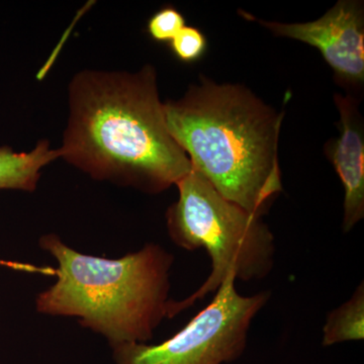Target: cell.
<instances>
[{
    "mask_svg": "<svg viewBox=\"0 0 364 364\" xmlns=\"http://www.w3.org/2000/svg\"><path fill=\"white\" fill-rule=\"evenodd\" d=\"M170 49L179 61L193 63L203 56L208 48V41L202 31L193 26H184L176 37L170 41Z\"/></svg>",
    "mask_w": 364,
    "mask_h": 364,
    "instance_id": "30bf717a",
    "label": "cell"
},
{
    "mask_svg": "<svg viewBox=\"0 0 364 364\" xmlns=\"http://www.w3.org/2000/svg\"><path fill=\"white\" fill-rule=\"evenodd\" d=\"M340 114V136L326 145L344 188V233L350 232L364 217V131L358 102L353 97L334 95Z\"/></svg>",
    "mask_w": 364,
    "mask_h": 364,
    "instance_id": "52a82bcc",
    "label": "cell"
},
{
    "mask_svg": "<svg viewBox=\"0 0 364 364\" xmlns=\"http://www.w3.org/2000/svg\"><path fill=\"white\" fill-rule=\"evenodd\" d=\"M236 279L227 277L215 298L171 338L156 345L129 343L112 347L117 364H224L240 358L248 332L269 291L242 296Z\"/></svg>",
    "mask_w": 364,
    "mask_h": 364,
    "instance_id": "5b68a950",
    "label": "cell"
},
{
    "mask_svg": "<svg viewBox=\"0 0 364 364\" xmlns=\"http://www.w3.org/2000/svg\"><path fill=\"white\" fill-rule=\"evenodd\" d=\"M170 135L191 166L226 200L261 218L282 191L279 142L284 112L242 85L202 78L164 104Z\"/></svg>",
    "mask_w": 364,
    "mask_h": 364,
    "instance_id": "7a4b0ae2",
    "label": "cell"
},
{
    "mask_svg": "<svg viewBox=\"0 0 364 364\" xmlns=\"http://www.w3.org/2000/svg\"><path fill=\"white\" fill-rule=\"evenodd\" d=\"M364 338V286L358 287L351 298L327 315L323 327V346Z\"/></svg>",
    "mask_w": 364,
    "mask_h": 364,
    "instance_id": "9c48e42d",
    "label": "cell"
},
{
    "mask_svg": "<svg viewBox=\"0 0 364 364\" xmlns=\"http://www.w3.org/2000/svg\"><path fill=\"white\" fill-rule=\"evenodd\" d=\"M61 158L97 181L159 193L193 169L167 129L156 71L85 70L69 85Z\"/></svg>",
    "mask_w": 364,
    "mask_h": 364,
    "instance_id": "6da1fadb",
    "label": "cell"
},
{
    "mask_svg": "<svg viewBox=\"0 0 364 364\" xmlns=\"http://www.w3.org/2000/svg\"><path fill=\"white\" fill-rule=\"evenodd\" d=\"M176 186L178 200L166 213L170 239L186 250L205 249L212 270L195 293L181 301H170L168 318L217 291L227 277L244 282L265 279L275 258L274 236L267 225L226 200L196 170Z\"/></svg>",
    "mask_w": 364,
    "mask_h": 364,
    "instance_id": "277c9868",
    "label": "cell"
},
{
    "mask_svg": "<svg viewBox=\"0 0 364 364\" xmlns=\"http://www.w3.org/2000/svg\"><path fill=\"white\" fill-rule=\"evenodd\" d=\"M61 158L59 149H51L48 141H41L31 152H14L0 147V189H18L33 193L37 188L41 169Z\"/></svg>",
    "mask_w": 364,
    "mask_h": 364,
    "instance_id": "ba28073f",
    "label": "cell"
},
{
    "mask_svg": "<svg viewBox=\"0 0 364 364\" xmlns=\"http://www.w3.org/2000/svg\"><path fill=\"white\" fill-rule=\"evenodd\" d=\"M0 267L11 268V269L21 270V272L30 273H41V274L56 275V269L50 267H39L26 263L14 262L0 259Z\"/></svg>",
    "mask_w": 364,
    "mask_h": 364,
    "instance_id": "7c38bea8",
    "label": "cell"
},
{
    "mask_svg": "<svg viewBox=\"0 0 364 364\" xmlns=\"http://www.w3.org/2000/svg\"><path fill=\"white\" fill-rule=\"evenodd\" d=\"M279 37L317 48L337 78L349 85L364 80L363 2L340 0L317 21L282 23L257 20Z\"/></svg>",
    "mask_w": 364,
    "mask_h": 364,
    "instance_id": "8992f818",
    "label": "cell"
},
{
    "mask_svg": "<svg viewBox=\"0 0 364 364\" xmlns=\"http://www.w3.org/2000/svg\"><path fill=\"white\" fill-rule=\"evenodd\" d=\"M40 247L58 263L56 282L38 294L43 315L72 317L102 335L109 346L147 343L168 318L173 254L158 244L117 259L74 250L58 235L47 234Z\"/></svg>",
    "mask_w": 364,
    "mask_h": 364,
    "instance_id": "3957f363",
    "label": "cell"
},
{
    "mask_svg": "<svg viewBox=\"0 0 364 364\" xmlns=\"http://www.w3.org/2000/svg\"><path fill=\"white\" fill-rule=\"evenodd\" d=\"M184 26V16L174 7L165 6L151 16L147 23V32L156 42L170 43Z\"/></svg>",
    "mask_w": 364,
    "mask_h": 364,
    "instance_id": "8fae6325",
    "label": "cell"
}]
</instances>
